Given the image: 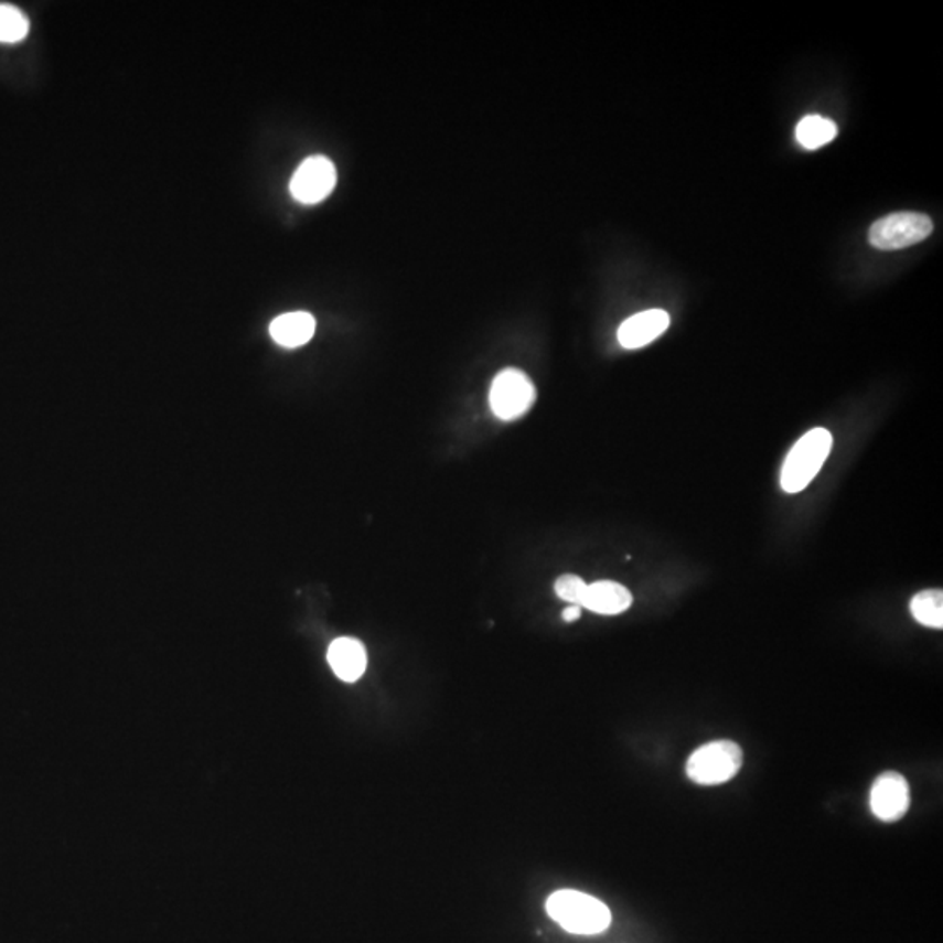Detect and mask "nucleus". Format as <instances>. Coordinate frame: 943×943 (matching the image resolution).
<instances>
[{"label":"nucleus","mask_w":943,"mask_h":943,"mask_svg":"<svg viewBox=\"0 0 943 943\" xmlns=\"http://www.w3.org/2000/svg\"><path fill=\"white\" fill-rule=\"evenodd\" d=\"M545 910L554 922L574 935H600L612 922V912L603 901L574 889L550 894Z\"/></svg>","instance_id":"f257e3e1"},{"label":"nucleus","mask_w":943,"mask_h":943,"mask_svg":"<svg viewBox=\"0 0 943 943\" xmlns=\"http://www.w3.org/2000/svg\"><path fill=\"white\" fill-rule=\"evenodd\" d=\"M834 446V437L826 428H813L796 440L781 469V487L786 493H801L819 474Z\"/></svg>","instance_id":"f03ea898"},{"label":"nucleus","mask_w":943,"mask_h":943,"mask_svg":"<svg viewBox=\"0 0 943 943\" xmlns=\"http://www.w3.org/2000/svg\"><path fill=\"white\" fill-rule=\"evenodd\" d=\"M742 768V750L738 742L720 739L697 748L687 762V775L694 783L715 786L732 780Z\"/></svg>","instance_id":"7ed1b4c3"},{"label":"nucleus","mask_w":943,"mask_h":943,"mask_svg":"<svg viewBox=\"0 0 943 943\" xmlns=\"http://www.w3.org/2000/svg\"><path fill=\"white\" fill-rule=\"evenodd\" d=\"M933 233L931 218L918 212H898L879 218L870 227L868 239L879 250H900L919 244Z\"/></svg>","instance_id":"20e7f679"},{"label":"nucleus","mask_w":943,"mask_h":943,"mask_svg":"<svg viewBox=\"0 0 943 943\" xmlns=\"http://www.w3.org/2000/svg\"><path fill=\"white\" fill-rule=\"evenodd\" d=\"M535 397L537 392L532 379L519 369L502 371L491 383V411L503 421H512L528 412Z\"/></svg>","instance_id":"39448f33"},{"label":"nucleus","mask_w":943,"mask_h":943,"mask_svg":"<svg viewBox=\"0 0 943 943\" xmlns=\"http://www.w3.org/2000/svg\"><path fill=\"white\" fill-rule=\"evenodd\" d=\"M337 173L325 156H311L299 164L290 181V194L304 205L320 203L334 191Z\"/></svg>","instance_id":"423d86ee"},{"label":"nucleus","mask_w":943,"mask_h":943,"mask_svg":"<svg viewBox=\"0 0 943 943\" xmlns=\"http://www.w3.org/2000/svg\"><path fill=\"white\" fill-rule=\"evenodd\" d=\"M910 807L909 781L898 772L880 774L870 792V810L880 822L894 823L906 816Z\"/></svg>","instance_id":"0eeeda50"},{"label":"nucleus","mask_w":943,"mask_h":943,"mask_svg":"<svg viewBox=\"0 0 943 943\" xmlns=\"http://www.w3.org/2000/svg\"><path fill=\"white\" fill-rule=\"evenodd\" d=\"M669 314L664 310H649L629 317L617 332L619 343L628 350L643 349L657 340L669 328Z\"/></svg>","instance_id":"6e6552de"},{"label":"nucleus","mask_w":943,"mask_h":943,"mask_svg":"<svg viewBox=\"0 0 943 943\" xmlns=\"http://www.w3.org/2000/svg\"><path fill=\"white\" fill-rule=\"evenodd\" d=\"M328 657L335 676L349 684L361 678L367 667L365 646L355 637H337L329 646Z\"/></svg>","instance_id":"1a4fd4ad"},{"label":"nucleus","mask_w":943,"mask_h":943,"mask_svg":"<svg viewBox=\"0 0 943 943\" xmlns=\"http://www.w3.org/2000/svg\"><path fill=\"white\" fill-rule=\"evenodd\" d=\"M633 604V594L628 587L612 580H600V582L587 586L583 607L600 615H619Z\"/></svg>","instance_id":"9d476101"},{"label":"nucleus","mask_w":943,"mask_h":943,"mask_svg":"<svg viewBox=\"0 0 943 943\" xmlns=\"http://www.w3.org/2000/svg\"><path fill=\"white\" fill-rule=\"evenodd\" d=\"M314 329H317V322L313 314L307 311H293V313L280 314L272 320L269 334L275 343L283 349H298L313 337Z\"/></svg>","instance_id":"9b49d317"},{"label":"nucleus","mask_w":943,"mask_h":943,"mask_svg":"<svg viewBox=\"0 0 943 943\" xmlns=\"http://www.w3.org/2000/svg\"><path fill=\"white\" fill-rule=\"evenodd\" d=\"M837 133V125L823 116H805L795 128L796 142L810 151L831 143Z\"/></svg>","instance_id":"f8f14e48"},{"label":"nucleus","mask_w":943,"mask_h":943,"mask_svg":"<svg viewBox=\"0 0 943 943\" xmlns=\"http://www.w3.org/2000/svg\"><path fill=\"white\" fill-rule=\"evenodd\" d=\"M910 612L919 624L931 629L943 628V592L940 589H928L919 592L910 601Z\"/></svg>","instance_id":"ddd939ff"},{"label":"nucleus","mask_w":943,"mask_h":943,"mask_svg":"<svg viewBox=\"0 0 943 943\" xmlns=\"http://www.w3.org/2000/svg\"><path fill=\"white\" fill-rule=\"evenodd\" d=\"M29 20L14 6L0 4V42L23 41L29 34Z\"/></svg>","instance_id":"4468645a"},{"label":"nucleus","mask_w":943,"mask_h":943,"mask_svg":"<svg viewBox=\"0 0 943 943\" xmlns=\"http://www.w3.org/2000/svg\"><path fill=\"white\" fill-rule=\"evenodd\" d=\"M554 591L556 594L561 598L562 601H568L570 604H577V607H583V600H586L587 594V583L583 582L580 577L577 575H561L556 583H554Z\"/></svg>","instance_id":"2eb2a0df"},{"label":"nucleus","mask_w":943,"mask_h":943,"mask_svg":"<svg viewBox=\"0 0 943 943\" xmlns=\"http://www.w3.org/2000/svg\"><path fill=\"white\" fill-rule=\"evenodd\" d=\"M580 615H582V607H577V604H571V607L562 610V621L565 622L579 621Z\"/></svg>","instance_id":"dca6fc26"}]
</instances>
